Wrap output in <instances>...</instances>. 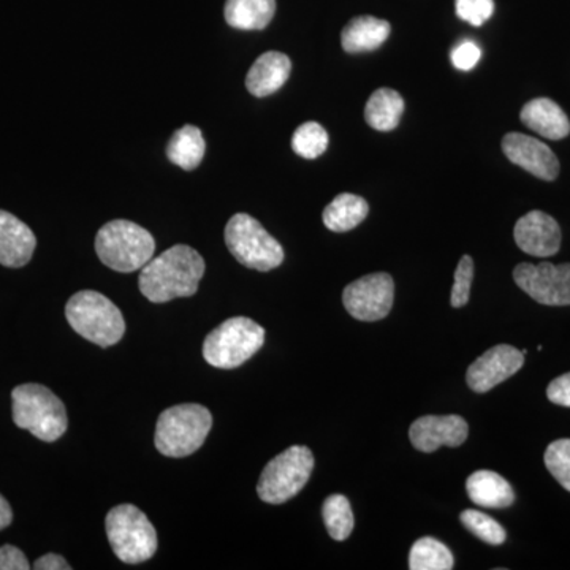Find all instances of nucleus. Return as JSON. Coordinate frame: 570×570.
I'll list each match as a JSON object with an SVG mask.
<instances>
[{
	"instance_id": "nucleus-1",
	"label": "nucleus",
	"mask_w": 570,
	"mask_h": 570,
	"mask_svg": "<svg viewBox=\"0 0 570 570\" xmlns=\"http://www.w3.org/2000/svg\"><path fill=\"white\" fill-rule=\"evenodd\" d=\"M205 261L197 250L176 245L141 268L138 287L151 303H167L197 294L205 275Z\"/></svg>"
},
{
	"instance_id": "nucleus-2",
	"label": "nucleus",
	"mask_w": 570,
	"mask_h": 570,
	"mask_svg": "<svg viewBox=\"0 0 570 570\" xmlns=\"http://www.w3.org/2000/svg\"><path fill=\"white\" fill-rule=\"evenodd\" d=\"M213 426V415L202 404H178L157 420L156 449L168 459L193 455L205 444Z\"/></svg>"
},
{
	"instance_id": "nucleus-3",
	"label": "nucleus",
	"mask_w": 570,
	"mask_h": 570,
	"mask_svg": "<svg viewBox=\"0 0 570 570\" xmlns=\"http://www.w3.org/2000/svg\"><path fill=\"white\" fill-rule=\"evenodd\" d=\"M13 422L37 439L55 442L69 426L66 406L50 389L40 384H22L11 392Z\"/></svg>"
},
{
	"instance_id": "nucleus-4",
	"label": "nucleus",
	"mask_w": 570,
	"mask_h": 570,
	"mask_svg": "<svg viewBox=\"0 0 570 570\" xmlns=\"http://www.w3.org/2000/svg\"><path fill=\"white\" fill-rule=\"evenodd\" d=\"M66 317L78 335L100 347L115 346L126 333L121 311L99 292L81 291L71 296Z\"/></svg>"
},
{
	"instance_id": "nucleus-5",
	"label": "nucleus",
	"mask_w": 570,
	"mask_h": 570,
	"mask_svg": "<svg viewBox=\"0 0 570 570\" xmlns=\"http://www.w3.org/2000/svg\"><path fill=\"white\" fill-rule=\"evenodd\" d=\"M156 242L141 225L130 220H111L96 236V253L108 268L134 273L151 261Z\"/></svg>"
},
{
	"instance_id": "nucleus-6",
	"label": "nucleus",
	"mask_w": 570,
	"mask_h": 570,
	"mask_svg": "<svg viewBox=\"0 0 570 570\" xmlns=\"http://www.w3.org/2000/svg\"><path fill=\"white\" fill-rule=\"evenodd\" d=\"M265 343V330L247 317H234L214 328L204 343L206 363L234 370L253 358Z\"/></svg>"
},
{
	"instance_id": "nucleus-7",
	"label": "nucleus",
	"mask_w": 570,
	"mask_h": 570,
	"mask_svg": "<svg viewBox=\"0 0 570 570\" xmlns=\"http://www.w3.org/2000/svg\"><path fill=\"white\" fill-rule=\"evenodd\" d=\"M105 528L112 551L126 564H140L156 554L159 543L156 528L135 505L121 504L111 509Z\"/></svg>"
},
{
	"instance_id": "nucleus-8",
	"label": "nucleus",
	"mask_w": 570,
	"mask_h": 570,
	"mask_svg": "<svg viewBox=\"0 0 570 570\" xmlns=\"http://www.w3.org/2000/svg\"><path fill=\"white\" fill-rule=\"evenodd\" d=\"M225 245L239 264L257 272H272L284 262L283 246L249 214L238 213L228 220Z\"/></svg>"
},
{
	"instance_id": "nucleus-9",
	"label": "nucleus",
	"mask_w": 570,
	"mask_h": 570,
	"mask_svg": "<svg viewBox=\"0 0 570 570\" xmlns=\"http://www.w3.org/2000/svg\"><path fill=\"white\" fill-rule=\"evenodd\" d=\"M314 455L303 445L284 450L269 461L258 480L257 493L268 504H284L299 493L313 474Z\"/></svg>"
},
{
	"instance_id": "nucleus-10",
	"label": "nucleus",
	"mask_w": 570,
	"mask_h": 570,
	"mask_svg": "<svg viewBox=\"0 0 570 570\" xmlns=\"http://www.w3.org/2000/svg\"><path fill=\"white\" fill-rule=\"evenodd\" d=\"M395 299V283L387 273H374L348 284L343 294L347 313L356 321L377 322L389 316Z\"/></svg>"
},
{
	"instance_id": "nucleus-11",
	"label": "nucleus",
	"mask_w": 570,
	"mask_h": 570,
	"mask_svg": "<svg viewBox=\"0 0 570 570\" xmlns=\"http://www.w3.org/2000/svg\"><path fill=\"white\" fill-rule=\"evenodd\" d=\"M517 285L546 306H570V264H520L513 269Z\"/></svg>"
},
{
	"instance_id": "nucleus-12",
	"label": "nucleus",
	"mask_w": 570,
	"mask_h": 570,
	"mask_svg": "<svg viewBox=\"0 0 570 570\" xmlns=\"http://www.w3.org/2000/svg\"><path fill=\"white\" fill-rule=\"evenodd\" d=\"M523 365L524 355L519 348L508 344L491 347L469 366L466 374L469 389L474 390L475 393L490 392L491 389L498 387L513 374L519 373Z\"/></svg>"
},
{
	"instance_id": "nucleus-13",
	"label": "nucleus",
	"mask_w": 570,
	"mask_h": 570,
	"mask_svg": "<svg viewBox=\"0 0 570 570\" xmlns=\"http://www.w3.org/2000/svg\"><path fill=\"white\" fill-rule=\"evenodd\" d=\"M502 151L510 163L519 165L528 174L543 181H553L560 175V160L546 142L530 135L508 134L502 138Z\"/></svg>"
},
{
	"instance_id": "nucleus-14",
	"label": "nucleus",
	"mask_w": 570,
	"mask_h": 570,
	"mask_svg": "<svg viewBox=\"0 0 570 570\" xmlns=\"http://www.w3.org/2000/svg\"><path fill=\"white\" fill-rule=\"evenodd\" d=\"M468 434V422L460 415H426L415 420L409 430L412 445L425 453L436 452L439 448H460Z\"/></svg>"
},
{
	"instance_id": "nucleus-15",
	"label": "nucleus",
	"mask_w": 570,
	"mask_h": 570,
	"mask_svg": "<svg viewBox=\"0 0 570 570\" xmlns=\"http://www.w3.org/2000/svg\"><path fill=\"white\" fill-rule=\"evenodd\" d=\"M517 246L532 257H551L561 247V228L543 212H531L520 217L513 230Z\"/></svg>"
},
{
	"instance_id": "nucleus-16",
	"label": "nucleus",
	"mask_w": 570,
	"mask_h": 570,
	"mask_svg": "<svg viewBox=\"0 0 570 570\" xmlns=\"http://www.w3.org/2000/svg\"><path fill=\"white\" fill-rule=\"evenodd\" d=\"M37 238L29 225L0 209V265L21 268L31 262Z\"/></svg>"
},
{
	"instance_id": "nucleus-17",
	"label": "nucleus",
	"mask_w": 570,
	"mask_h": 570,
	"mask_svg": "<svg viewBox=\"0 0 570 570\" xmlns=\"http://www.w3.org/2000/svg\"><path fill=\"white\" fill-rule=\"evenodd\" d=\"M292 62L279 51L264 52L247 71L246 88L254 97L272 96L291 77Z\"/></svg>"
},
{
	"instance_id": "nucleus-18",
	"label": "nucleus",
	"mask_w": 570,
	"mask_h": 570,
	"mask_svg": "<svg viewBox=\"0 0 570 570\" xmlns=\"http://www.w3.org/2000/svg\"><path fill=\"white\" fill-rule=\"evenodd\" d=\"M521 122L549 140H562L570 134L568 115L553 100L540 97L524 105L520 115Z\"/></svg>"
},
{
	"instance_id": "nucleus-19",
	"label": "nucleus",
	"mask_w": 570,
	"mask_h": 570,
	"mask_svg": "<svg viewBox=\"0 0 570 570\" xmlns=\"http://www.w3.org/2000/svg\"><path fill=\"white\" fill-rule=\"evenodd\" d=\"M468 497L485 509H508L515 502V493L504 478L493 471H478L469 475Z\"/></svg>"
},
{
	"instance_id": "nucleus-20",
	"label": "nucleus",
	"mask_w": 570,
	"mask_h": 570,
	"mask_svg": "<svg viewBox=\"0 0 570 570\" xmlns=\"http://www.w3.org/2000/svg\"><path fill=\"white\" fill-rule=\"evenodd\" d=\"M390 22L374 17L354 18L341 32L344 51L355 55L377 50L389 39Z\"/></svg>"
},
{
	"instance_id": "nucleus-21",
	"label": "nucleus",
	"mask_w": 570,
	"mask_h": 570,
	"mask_svg": "<svg viewBox=\"0 0 570 570\" xmlns=\"http://www.w3.org/2000/svg\"><path fill=\"white\" fill-rule=\"evenodd\" d=\"M276 13V0H227L224 17L239 31H262Z\"/></svg>"
},
{
	"instance_id": "nucleus-22",
	"label": "nucleus",
	"mask_w": 570,
	"mask_h": 570,
	"mask_svg": "<svg viewBox=\"0 0 570 570\" xmlns=\"http://www.w3.org/2000/svg\"><path fill=\"white\" fill-rule=\"evenodd\" d=\"M370 213V205L365 198L354 194H340L324 209V224L330 232L346 234L354 230Z\"/></svg>"
},
{
	"instance_id": "nucleus-23",
	"label": "nucleus",
	"mask_w": 570,
	"mask_h": 570,
	"mask_svg": "<svg viewBox=\"0 0 570 570\" xmlns=\"http://www.w3.org/2000/svg\"><path fill=\"white\" fill-rule=\"evenodd\" d=\"M206 142L198 127L187 126L176 130L167 146V157L171 164L186 171H193L205 157Z\"/></svg>"
},
{
	"instance_id": "nucleus-24",
	"label": "nucleus",
	"mask_w": 570,
	"mask_h": 570,
	"mask_svg": "<svg viewBox=\"0 0 570 570\" xmlns=\"http://www.w3.org/2000/svg\"><path fill=\"white\" fill-rule=\"evenodd\" d=\"M404 112V100L400 92L393 89L382 88L373 92L365 108V121L367 126L381 132H390L396 129Z\"/></svg>"
},
{
	"instance_id": "nucleus-25",
	"label": "nucleus",
	"mask_w": 570,
	"mask_h": 570,
	"mask_svg": "<svg viewBox=\"0 0 570 570\" xmlns=\"http://www.w3.org/2000/svg\"><path fill=\"white\" fill-rule=\"evenodd\" d=\"M455 566L452 551L433 538L419 539L409 554L411 570H450Z\"/></svg>"
},
{
	"instance_id": "nucleus-26",
	"label": "nucleus",
	"mask_w": 570,
	"mask_h": 570,
	"mask_svg": "<svg viewBox=\"0 0 570 570\" xmlns=\"http://www.w3.org/2000/svg\"><path fill=\"white\" fill-rule=\"evenodd\" d=\"M322 515H324L330 538L337 542H343L354 531V512H352L351 502L343 494H332L326 498Z\"/></svg>"
},
{
	"instance_id": "nucleus-27",
	"label": "nucleus",
	"mask_w": 570,
	"mask_h": 570,
	"mask_svg": "<svg viewBox=\"0 0 570 570\" xmlns=\"http://www.w3.org/2000/svg\"><path fill=\"white\" fill-rule=\"evenodd\" d=\"M292 148L299 157L317 159L328 148V134L318 122H305L295 130Z\"/></svg>"
},
{
	"instance_id": "nucleus-28",
	"label": "nucleus",
	"mask_w": 570,
	"mask_h": 570,
	"mask_svg": "<svg viewBox=\"0 0 570 570\" xmlns=\"http://www.w3.org/2000/svg\"><path fill=\"white\" fill-rule=\"evenodd\" d=\"M460 521L471 534L475 538L490 543V546H502L508 539V532L498 523L497 520L491 519L487 513L479 512V510H464L460 515Z\"/></svg>"
},
{
	"instance_id": "nucleus-29",
	"label": "nucleus",
	"mask_w": 570,
	"mask_h": 570,
	"mask_svg": "<svg viewBox=\"0 0 570 570\" xmlns=\"http://www.w3.org/2000/svg\"><path fill=\"white\" fill-rule=\"evenodd\" d=\"M546 466L558 483L570 491V439L551 442L546 450Z\"/></svg>"
},
{
	"instance_id": "nucleus-30",
	"label": "nucleus",
	"mask_w": 570,
	"mask_h": 570,
	"mask_svg": "<svg viewBox=\"0 0 570 570\" xmlns=\"http://www.w3.org/2000/svg\"><path fill=\"white\" fill-rule=\"evenodd\" d=\"M472 279H474V261L469 255H463L455 269V283H453L452 299H450L456 309L468 305Z\"/></svg>"
},
{
	"instance_id": "nucleus-31",
	"label": "nucleus",
	"mask_w": 570,
	"mask_h": 570,
	"mask_svg": "<svg viewBox=\"0 0 570 570\" xmlns=\"http://www.w3.org/2000/svg\"><path fill=\"white\" fill-rule=\"evenodd\" d=\"M456 14L469 24H485L494 11V0H455Z\"/></svg>"
},
{
	"instance_id": "nucleus-32",
	"label": "nucleus",
	"mask_w": 570,
	"mask_h": 570,
	"mask_svg": "<svg viewBox=\"0 0 570 570\" xmlns=\"http://www.w3.org/2000/svg\"><path fill=\"white\" fill-rule=\"evenodd\" d=\"M480 58H482V50L471 40L463 41L452 51L453 66L463 71L474 69Z\"/></svg>"
},
{
	"instance_id": "nucleus-33",
	"label": "nucleus",
	"mask_w": 570,
	"mask_h": 570,
	"mask_svg": "<svg viewBox=\"0 0 570 570\" xmlns=\"http://www.w3.org/2000/svg\"><path fill=\"white\" fill-rule=\"evenodd\" d=\"M28 558L18 547L3 546L0 547V570H29Z\"/></svg>"
},
{
	"instance_id": "nucleus-34",
	"label": "nucleus",
	"mask_w": 570,
	"mask_h": 570,
	"mask_svg": "<svg viewBox=\"0 0 570 570\" xmlns=\"http://www.w3.org/2000/svg\"><path fill=\"white\" fill-rule=\"evenodd\" d=\"M547 396L558 406L570 407V373L554 379L547 389Z\"/></svg>"
},
{
	"instance_id": "nucleus-35",
	"label": "nucleus",
	"mask_w": 570,
	"mask_h": 570,
	"mask_svg": "<svg viewBox=\"0 0 570 570\" xmlns=\"http://www.w3.org/2000/svg\"><path fill=\"white\" fill-rule=\"evenodd\" d=\"M33 569L37 570H70L71 566L69 562L63 560L62 557L55 553L45 554V557L39 558L36 562H33Z\"/></svg>"
},
{
	"instance_id": "nucleus-36",
	"label": "nucleus",
	"mask_w": 570,
	"mask_h": 570,
	"mask_svg": "<svg viewBox=\"0 0 570 570\" xmlns=\"http://www.w3.org/2000/svg\"><path fill=\"white\" fill-rule=\"evenodd\" d=\"M11 521H13V512H11L9 501L0 494V531L10 527Z\"/></svg>"
}]
</instances>
